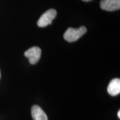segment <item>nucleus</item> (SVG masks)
Listing matches in <instances>:
<instances>
[{"label":"nucleus","mask_w":120,"mask_h":120,"mask_svg":"<svg viewBox=\"0 0 120 120\" xmlns=\"http://www.w3.org/2000/svg\"><path fill=\"white\" fill-rule=\"evenodd\" d=\"M87 32L86 27L82 26L79 28L69 27L64 34V38L68 42H73L81 37Z\"/></svg>","instance_id":"1"},{"label":"nucleus","mask_w":120,"mask_h":120,"mask_svg":"<svg viewBox=\"0 0 120 120\" xmlns=\"http://www.w3.org/2000/svg\"><path fill=\"white\" fill-rule=\"evenodd\" d=\"M56 15L57 12L55 9H49L40 17L37 21V25L40 27H44L51 25Z\"/></svg>","instance_id":"2"},{"label":"nucleus","mask_w":120,"mask_h":120,"mask_svg":"<svg viewBox=\"0 0 120 120\" xmlns=\"http://www.w3.org/2000/svg\"><path fill=\"white\" fill-rule=\"evenodd\" d=\"M24 55L28 58L30 64H36L41 57V49L40 47L34 46L27 50Z\"/></svg>","instance_id":"3"},{"label":"nucleus","mask_w":120,"mask_h":120,"mask_svg":"<svg viewBox=\"0 0 120 120\" xmlns=\"http://www.w3.org/2000/svg\"><path fill=\"white\" fill-rule=\"evenodd\" d=\"M100 5L105 11H115L120 10V0H102Z\"/></svg>","instance_id":"4"},{"label":"nucleus","mask_w":120,"mask_h":120,"mask_svg":"<svg viewBox=\"0 0 120 120\" xmlns=\"http://www.w3.org/2000/svg\"><path fill=\"white\" fill-rule=\"evenodd\" d=\"M31 114L34 120H48L47 116L39 106L34 105L31 109Z\"/></svg>","instance_id":"5"},{"label":"nucleus","mask_w":120,"mask_h":120,"mask_svg":"<svg viewBox=\"0 0 120 120\" xmlns=\"http://www.w3.org/2000/svg\"><path fill=\"white\" fill-rule=\"evenodd\" d=\"M109 94L111 96H116L120 93V79H114L109 82L107 88Z\"/></svg>","instance_id":"6"},{"label":"nucleus","mask_w":120,"mask_h":120,"mask_svg":"<svg viewBox=\"0 0 120 120\" xmlns=\"http://www.w3.org/2000/svg\"><path fill=\"white\" fill-rule=\"evenodd\" d=\"M117 116H118V117L120 118V111H118V112L117 113Z\"/></svg>","instance_id":"7"},{"label":"nucleus","mask_w":120,"mask_h":120,"mask_svg":"<svg viewBox=\"0 0 120 120\" xmlns=\"http://www.w3.org/2000/svg\"><path fill=\"white\" fill-rule=\"evenodd\" d=\"M82 1H84V2H89V1H92V0H82Z\"/></svg>","instance_id":"8"},{"label":"nucleus","mask_w":120,"mask_h":120,"mask_svg":"<svg viewBox=\"0 0 120 120\" xmlns=\"http://www.w3.org/2000/svg\"><path fill=\"white\" fill-rule=\"evenodd\" d=\"M0 78H1V71H0Z\"/></svg>","instance_id":"9"}]
</instances>
